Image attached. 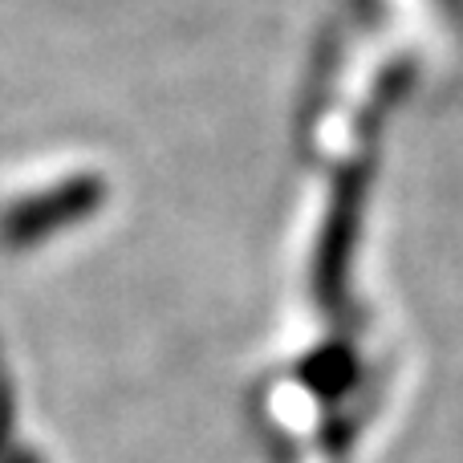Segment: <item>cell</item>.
<instances>
[{
    "instance_id": "1",
    "label": "cell",
    "mask_w": 463,
    "mask_h": 463,
    "mask_svg": "<svg viewBox=\"0 0 463 463\" xmlns=\"http://www.w3.org/2000/svg\"><path fill=\"white\" fill-rule=\"evenodd\" d=\"M102 200V187L94 179H70V184L53 187V192H41L33 200L16 203L0 216V236L5 244H33V240L53 236L57 228L73 224V220L90 216Z\"/></svg>"
}]
</instances>
